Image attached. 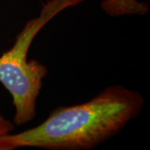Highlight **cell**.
I'll list each match as a JSON object with an SVG mask.
<instances>
[{
    "instance_id": "cell-1",
    "label": "cell",
    "mask_w": 150,
    "mask_h": 150,
    "mask_svg": "<svg viewBox=\"0 0 150 150\" xmlns=\"http://www.w3.org/2000/svg\"><path fill=\"white\" fill-rule=\"evenodd\" d=\"M144 103L139 91L120 84L108 86L87 102L54 108L33 129L4 136V150L91 149L120 133L139 114Z\"/></svg>"
},
{
    "instance_id": "cell-2",
    "label": "cell",
    "mask_w": 150,
    "mask_h": 150,
    "mask_svg": "<svg viewBox=\"0 0 150 150\" xmlns=\"http://www.w3.org/2000/svg\"><path fill=\"white\" fill-rule=\"evenodd\" d=\"M85 0H48L40 14L29 19L18 33L13 45L0 56V83L9 92L15 108L13 123L18 126L31 122L36 116L37 99L48 75L47 66L28 59L34 38L48 22L62 11Z\"/></svg>"
},
{
    "instance_id": "cell-3",
    "label": "cell",
    "mask_w": 150,
    "mask_h": 150,
    "mask_svg": "<svg viewBox=\"0 0 150 150\" xmlns=\"http://www.w3.org/2000/svg\"><path fill=\"white\" fill-rule=\"evenodd\" d=\"M100 6L103 11L111 17L144 16L149 11V6L147 3L138 0H103Z\"/></svg>"
},
{
    "instance_id": "cell-4",
    "label": "cell",
    "mask_w": 150,
    "mask_h": 150,
    "mask_svg": "<svg viewBox=\"0 0 150 150\" xmlns=\"http://www.w3.org/2000/svg\"><path fill=\"white\" fill-rule=\"evenodd\" d=\"M14 129V123L4 118L2 114H0V150H4L3 142L4 136L11 134Z\"/></svg>"
}]
</instances>
